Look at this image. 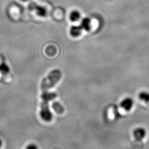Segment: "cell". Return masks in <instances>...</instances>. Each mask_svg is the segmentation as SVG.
<instances>
[{
    "instance_id": "6da1fadb",
    "label": "cell",
    "mask_w": 149,
    "mask_h": 149,
    "mask_svg": "<svg viewBox=\"0 0 149 149\" xmlns=\"http://www.w3.org/2000/svg\"><path fill=\"white\" fill-rule=\"evenodd\" d=\"M42 102L40 104V116L43 119L47 122L52 120L53 114L49 107V102L56 97V93L48 92V90H42Z\"/></svg>"
},
{
    "instance_id": "7a4b0ae2",
    "label": "cell",
    "mask_w": 149,
    "mask_h": 149,
    "mask_svg": "<svg viewBox=\"0 0 149 149\" xmlns=\"http://www.w3.org/2000/svg\"><path fill=\"white\" fill-rule=\"evenodd\" d=\"M61 72L59 70H54L48 76L45 77L41 84L42 90H48L49 89L53 87L61 79Z\"/></svg>"
},
{
    "instance_id": "3957f363",
    "label": "cell",
    "mask_w": 149,
    "mask_h": 149,
    "mask_svg": "<svg viewBox=\"0 0 149 149\" xmlns=\"http://www.w3.org/2000/svg\"><path fill=\"white\" fill-rule=\"evenodd\" d=\"M29 8L31 10L36 11L37 15L39 17H44L47 15V11L46 8L42 6L38 5L36 3H31L29 5Z\"/></svg>"
},
{
    "instance_id": "277c9868",
    "label": "cell",
    "mask_w": 149,
    "mask_h": 149,
    "mask_svg": "<svg viewBox=\"0 0 149 149\" xmlns=\"http://www.w3.org/2000/svg\"><path fill=\"white\" fill-rule=\"evenodd\" d=\"M134 136L136 140L137 141H141L145 137L146 135V131L143 128L139 127L136 128L133 132Z\"/></svg>"
},
{
    "instance_id": "5b68a950",
    "label": "cell",
    "mask_w": 149,
    "mask_h": 149,
    "mask_svg": "<svg viewBox=\"0 0 149 149\" xmlns=\"http://www.w3.org/2000/svg\"><path fill=\"white\" fill-rule=\"evenodd\" d=\"M121 107L125 111H130L134 106L133 100L130 97L124 98L121 102Z\"/></svg>"
},
{
    "instance_id": "8992f818",
    "label": "cell",
    "mask_w": 149,
    "mask_h": 149,
    "mask_svg": "<svg viewBox=\"0 0 149 149\" xmlns=\"http://www.w3.org/2000/svg\"><path fill=\"white\" fill-rule=\"evenodd\" d=\"M91 26V19L88 18H85L82 19L81 23V27L82 29H84L87 31H90Z\"/></svg>"
},
{
    "instance_id": "52a82bcc",
    "label": "cell",
    "mask_w": 149,
    "mask_h": 149,
    "mask_svg": "<svg viewBox=\"0 0 149 149\" xmlns=\"http://www.w3.org/2000/svg\"><path fill=\"white\" fill-rule=\"evenodd\" d=\"M82 29L81 26H74L71 27L70 33V34L72 37H78L80 36L82 32Z\"/></svg>"
},
{
    "instance_id": "ba28073f",
    "label": "cell",
    "mask_w": 149,
    "mask_h": 149,
    "mask_svg": "<svg viewBox=\"0 0 149 149\" xmlns=\"http://www.w3.org/2000/svg\"><path fill=\"white\" fill-rule=\"evenodd\" d=\"M70 19L71 21H77L80 18V13L77 11H72L70 14Z\"/></svg>"
},
{
    "instance_id": "9c48e42d",
    "label": "cell",
    "mask_w": 149,
    "mask_h": 149,
    "mask_svg": "<svg viewBox=\"0 0 149 149\" xmlns=\"http://www.w3.org/2000/svg\"><path fill=\"white\" fill-rule=\"evenodd\" d=\"M139 97L140 100L145 102H149V93L146 91L141 92L139 95Z\"/></svg>"
},
{
    "instance_id": "30bf717a",
    "label": "cell",
    "mask_w": 149,
    "mask_h": 149,
    "mask_svg": "<svg viewBox=\"0 0 149 149\" xmlns=\"http://www.w3.org/2000/svg\"><path fill=\"white\" fill-rule=\"evenodd\" d=\"M52 107L59 114H61V113H63L64 111V107L62 106L59 102H54Z\"/></svg>"
},
{
    "instance_id": "8fae6325",
    "label": "cell",
    "mask_w": 149,
    "mask_h": 149,
    "mask_svg": "<svg viewBox=\"0 0 149 149\" xmlns=\"http://www.w3.org/2000/svg\"><path fill=\"white\" fill-rule=\"evenodd\" d=\"M9 68L7 66V65H6V64H2L0 65V71H1L3 72H7L9 71Z\"/></svg>"
},
{
    "instance_id": "7c38bea8",
    "label": "cell",
    "mask_w": 149,
    "mask_h": 149,
    "mask_svg": "<svg viewBox=\"0 0 149 149\" xmlns=\"http://www.w3.org/2000/svg\"><path fill=\"white\" fill-rule=\"evenodd\" d=\"M27 149H38L37 147V146L36 145H33V144H32V145H29L28 147H27Z\"/></svg>"
},
{
    "instance_id": "4fadbf2b",
    "label": "cell",
    "mask_w": 149,
    "mask_h": 149,
    "mask_svg": "<svg viewBox=\"0 0 149 149\" xmlns=\"http://www.w3.org/2000/svg\"><path fill=\"white\" fill-rule=\"evenodd\" d=\"M22 1H23V2H26V1H28L29 0H21Z\"/></svg>"
},
{
    "instance_id": "5bb4252c",
    "label": "cell",
    "mask_w": 149,
    "mask_h": 149,
    "mask_svg": "<svg viewBox=\"0 0 149 149\" xmlns=\"http://www.w3.org/2000/svg\"><path fill=\"white\" fill-rule=\"evenodd\" d=\"M0 145H1V141H0Z\"/></svg>"
}]
</instances>
